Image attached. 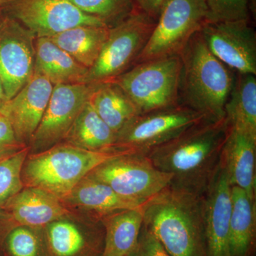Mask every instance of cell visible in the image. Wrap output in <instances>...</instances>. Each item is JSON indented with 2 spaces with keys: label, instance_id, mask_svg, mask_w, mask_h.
I'll return each instance as SVG.
<instances>
[{
  "label": "cell",
  "instance_id": "15",
  "mask_svg": "<svg viewBox=\"0 0 256 256\" xmlns=\"http://www.w3.org/2000/svg\"><path fill=\"white\" fill-rule=\"evenodd\" d=\"M207 256H230L229 227L232 212V184L220 166L201 196Z\"/></svg>",
  "mask_w": 256,
  "mask_h": 256
},
{
  "label": "cell",
  "instance_id": "37",
  "mask_svg": "<svg viewBox=\"0 0 256 256\" xmlns=\"http://www.w3.org/2000/svg\"><path fill=\"white\" fill-rule=\"evenodd\" d=\"M12 154H13V153H12ZM10 156V154H2V153H0V160H1L2 159H3V158H5V156Z\"/></svg>",
  "mask_w": 256,
  "mask_h": 256
},
{
  "label": "cell",
  "instance_id": "34",
  "mask_svg": "<svg viewBox=\"0 0 256 256\" xmlns=\"http://www.w3.org/2000/svg\"><path fill=\"white\" fill-rule=\"evenodd\" d=\"M14 226L9 214L4 210H0V249L5 236Z\"/></svg>",
  "mask_w": 256,
  "mask_h": 256
},
{
  "label": "cell",
  "instance_id": "33",
  "mask_svg": "<svg viewBox=\"0 0 256 256\" xmlns=\"http://www.w3.org/2000/svg\"><path fill=\"white\" fill-rule=\"evenodd\" d=\"M166 0H133L138 10L156 20Z\"/></svg>",
  "mask_w": 256,
  "mask_h": 256
},
{
  "label": "cell",
  "instance_id": "6",
  "mask_svg": "<svg viewBox=\"0 0 256 256\" xmlns=\"http://www.w3.org/2000/svg\"><path fill=\"white\" fill-rule=\"evenodd\" d=\"M156 20L136 9L110 28L98 58L88 72L86 84L110 82L136 65L149 41Z\"/></svg>",
  "mask_w": 256,
  "mask_h": 256
},
{
  "label": "cell",
  "instance_id": "26",
  "mask_svg": "<svg viewBox=\"0 0 256 256\" xmlns=\"http://www.w3.org/2000/svg\"><path fill=\"white\" fill-rule=\"evenodd\" d=\"M109 30L108 26H79L48 38L89 70L100 55Z\"/></svg>",
  "mask_w": 256,
  "mask_h": 256
},
{
  "label": "cell",
  "instance_id": "18",
  "mask_svg": "<svg viewBox=\"0 0 256 256\" xmlns=\"http://www.w3.org/2000/svg\"><path fill=\"white\" fill-rule=\"evenodd\" d=\"M4 210L14 226L35 228H44L73 212L57 197L32 188H24Z\"/></svg>",
  "mask_w": 256,
  "mask_h": 256
},
{
  "label": "cell",
  "instance_id": "21",
  "mask_svg": "<svg viewBox=\"0 0 256 256\" xmlns=\"http://www.w3.org/2000/svg\"><path fill=\"white\" fill-rule=\"evenodd\" d=\"M232 212L229 227L230 256H250L256 242V198L236 186H232Z\"/></svg>",
  "mask_w": 256,
  "mask_h": 256
},
{
  "label": "cell",
  "instance_id": "13",
  "mask_svg": "<svg viewBox=\"0 0 256 256\" xmlns=\"http://www.w3.org/2000/svg\"><path fill=\"white\" fill-rule=\"evenodd\" d=\"M50 256H102L105 228L100 218L73 210L44 227Z\"/></svg>",
  "mask_w": 256,
  "mask_h": 256
},
{
  "label": "cell",
  "instance_id": "1",
  "mask_svg": "<svg viewBox=\"0 0 256 256\" xmlns=\"http://www.w3.org/2000/svg\"><path fill=\"white\" fill-rule=\"evenodd\" d=\"M225 118H205L146 154L153 164L172 176V188L202 196L220 166L228 132Z\"/></svg>",
  "mask_w": 256,
  "mask_h": 256
},
{
  "label": "cell",
  "instance_id": "28",
  "mask_svg": "<svg viewBox=\"0 0 256 256\" xmlns=\"http://www.w3.org/2000/svg\"><path fill=\"white\" fill-rule=\"evenodd\" d=\"M28 152L26 146L0 160V210H4L24 188L22 172Z\"/></svg>",
  "mask_w": 256,
  "mask_h": 256
},
{
  "label": "cell",
  "instance_id": "11",
  "mask_svg": "<svg viewBox=\"0 0 256 256\" xmlns=\"http://www.w3.org/2000/svg\"><path fill=\"white\" fill-rule=\"evenodd\" d=\"M4 8L36 38H48L79 26H108L68 0H11Z\"/></svg>",
  "mask_w": 256,
  "mask_h": 256
},
{
  "label": "cell",
  "instance_id": "29",
  "mask_svg": "<svg viewBox=\"0 0 256 256\" xmlns=\"http://www.w3.org/2000/svg\"><path fill=\"white\" fill-rule=\"evenodd\" d=\"M82 12L102 20L112 28L137 8L133 0H68Z\"/></svg>",
  "mask_w": 256,
  "mask_h": 256
},
{
  "label": "cell",
  "instance_id": "23",
  "mask_svg": "<svg viewBox=\"0 0 256 256\" xmlns=\"http://www.w3.org/2000/svg\"><path fill=\"white\" fill-rule=\"evenodd\" d=\"M116 133L101 119L90 102L82 107L64 142L98 152L114 150Z\"/></svg>",
  "mask_w": 256,
  "mask_h": 256
},
{
  "label": "cell",
  "instance_id": "4",
  "mask_svg": "<svg viewBox=\"0 0 256 256\" xmlns=\"http://www.w3.org/2000/svg\"><path fill=\"white\" fill-rule=\"evenodd\" d=\"M127 152H98L62 142L37 153H30L24 162V188H36L60 200L101 163Z\"/></svg>",
  "mask_w": 256,
  "mask_h": 256
},
{
  "label": "cell",
  "instance_id": "25",
  "mask_svg": "<svg viewBox=\"0 0 256 256\" xmlns=\"http://www.w3.org/2000/svg\"><path fill=\"white\" fill-rule=\"evenodd\" d=\"M224 111L229 127L256 136V75L235 74Z\"/></svg>",
  "mask_w": 256,
  "mask_h": 256
},
{
  "label": "cell",
  "instance_id": "20",
  "mask_svg": "<svg viewBox=\"0 0 256 256\" xmlns=\"http://www.w3.org/2000/svg\"><path fill=\"white\" fill-rule=\"evenodd\" d=\"M88 69L82 66L67 52L46 37L35 42L34 72L54 86L86 84Z\"/></svg>",
  "mask_w": 256,
  "mask_h": 256
},
{
  "label": "cell",
  "instance_id": "8",
  "mask_svg": "<svg viewBox=\"0 0 256 256\" xmlns=\"http://www.w3.org/2000/svg\"><path fill=\"white\" fill-rule=\"evenodd\" d=\"M205 118L182 104L138 114L116 134L114 150L146 154Z\"/></svg>",
  "mask_w": 256,
  "mask_h": 256
},
{
  "label": "cell",
  "instance_id": "36",
  "mask_svg": "<svg viewBox=\"0 0 256 256\" xmlns=\"http://www.w3.org/2000/svg\"><path fill=\"white\" fill-rule=\"evenodd\" d=\"M10 1L11 0H0V8H2V6L4 8L8 3L10 2Z\"/></svg>",
  "mask_w": 256,
  "mask_h": 256
},
{
  "label": "cell",
  "instance_id": "24",
  "mask_svg": "<svg viewBox=\"0 0 256 256\" xmlns=\"http://www.w3.org/2000/svg\"><path fill=\"white\" fill-rule=\"evenodd\" d=\"M88 102L116 134L139 114L137 108L127 94L112 80L96 84Z\"/></svg>",
  "mask_w": 256,
  "mask_h": 256
},
{
  "label": "cell",
  "instance_id": "35",
  "mask_svg": "<svg viewBox=\"0 0 256 256\" xmlns=\"http://www.w3.org/2000/svg\"><path fill=\"white\" fill-rule=\"evenodd\" d=\"M6 102V96H5L4 88H3L2 84V82L0 80V108L2 107V106Z\"/></svg>",
  "mask_w": 256,
  "mask_h": 256
},
{
  "label": "cell",
  "instance_id": "16",
  "mask_svg": "<svg viewBox=\"0 0 256 256\" xmlns=\"http://www.w3.org/2000/svg\"><path fill=\"white\" fill-rule=\"evenodd\" d=\"M54 85L43 76L34 74L30 80L2 106L0 112L8 118L16 139L28 146L41 122Z\"/></svg>",
  "mask_w": 256,
  "mask_h": 256
},
{
  "label": "cell",
  "instance_id": "14",
  "mask_svg": "<svg viewBox=\"0 0 256 256\" xmlns=\"http://www.w3.org/2000/svg\"><path fill=\"white\" fill-rule=\"evenodd\" d=\"M200 32L210 52L230 70L256 75V34L248 20L207 22Z\"/></svg>",
  "mask_w": 256,
  "mask_h": 256
},
{
  "label": "cell",
  "instance_id": "17",
  "mask_svg": "<svg viewBox=\"0 0 256 256\" xmlns=\"http://www.w3.org/2000/svg\"><path fill=\"white\" fill-rule=\"evenodd\" d=\"M256 136L229 127L220 154V166L232 186L242 188L252 198L256 193Z\"/></svg>",
  "mask_w": 256,
  "mask_h": 256
},
{
  "label": "cell",
  "instance_id": "10",
  "mask_svg": "<svg viewBox=\"0 0 256 256\" xmlns=\"http://www.w3.org/2000/svg\"><path fill=\"white\" fill-rule=\"evenodd\" d=\"M95 86L88 84L54 86L41 122L28 144L30 153L40 152L64 142Z\"/></svg>",
  "mask_w": 256,
  "mask_h": 256
},
{
  "label": "cell",
  "instance_id": "19",
  "mask_svg": "<svg viewBox=\"0 0 256 256\" xmlns=\"http://www.w3.org/2000/svg\"><path fill=\"white\" fill-rule=\"evenodd\" d=\"M70 210L100 218L118 210L138 208L140 205L120 196L105 184L86 176L68 196L60 200Z\"/></svg>",
  "mask_w": 256,
  "mask_h": 256
},
{
  "label": "cell",
  "instance_id": "22",
  "mask_svg": "<svg viewBox=\"0 0 256 256\" xmlns=\"http://www.w3.org/2000/svg\"><path fill=\"white\" fill-rule=\"evenodd\" d=\"M142 206L118 210L101 218L105 228L102 256H128L137 244L143 224Z\"/></svg>",
  "mask_w": 256,
  "mask_h": 256
},
{
  "label": "cell",
  "instance_id": "9",
  "mask_svg": "<svg viewBox=\"0 0 256 256\" xmlns=\"http://www.w3.org/2000/svg\"><path fill=\"white\" fill-rule=\"evenodd\" d=\"M207 22L208 10L204 0H166L136 64L180 55L190 38Z\"/></svg>",
  "mask_w": 256,
  "mask_h": 256
},
{
  "label": "cell",
  "instance_id": "5",
  "mask_svg": "<svg viewBox=\"0 0 256 256\" xmlns=\"http://www.w3.org/2000/svg\"><path fill=\"white\" fill-rule=\"evenodd\" d=\"M181 72L180 56H168L136 64L112 80L141 114L181 104Z\"/></svg>",
  "mask_w": 256,
  "mask_h": 256
},
{
  "label": "cell",
  "instance_id": "32",
  "mask_svg": "<svg viewBox=\"0 0 256 256\" xmlns=\"http://www.w3.org/2000/svg\"><path fill=\"white\" fill-rule=\"evenodd\" d=\"M26 146L18 142L11 122L0 112V153L11 154Z\"/></svg>",
  "mask_w": 256,
  "mask_h": 256
},
{
  "label": "cell",
  "instance_id": "31",
  "mask_svg": "<svg viewBox=\"0 0 256 256\" xmlns=\"http://www.w3.org/2000/svg\"><path fill=\"white\" fill-rule=\"evenodd\" d=\"M128 256H171L161 242L142 224L137 244Z\"/></svg>",
  "mask_w": 256,
  "mask_h": 256
},
{
  "label": "cell",
  "instance_id": "12",
  "mask_svg": "<svg viewBox=\"0 0 256 256\" xmlns=\"http://www.w3.org/2000/svg\"><path fill=\"white\" fill-rule=\"evenodd\" d=\"M36 37L10 15L0 18V80L9 100L34 72Z\"/></svg>",
  "mask_w": 256,
  "mask_h": 256
},
{
  "label": "cell",
  "instance_id": "30",
  "mask_svg": "<svg viewBox=\"0 0 256 256\" xmlns=\"http://www.w3.org/2000/svg\"><path fill=\"white\" fill-rule=\"evenodd\" d=\"M208 22H233L249 20L248 0H204Z\"/></svg>",
  "mask_w": 256,
  "mask_h": 256
},
{
  "label": "cell",
  "instance_id": "27",
  "mask_svg": "<svg viewBox=\"0 0 256 256\" xmlns=\"http://www.w3.org/2000/svg\"><path fill=\"white\" fill-rule=\"evenodd\" d=\"M0 256H50L44 228L14 226L5 236Z\"/></svg>",
  "mask_w": 256,
  "mask_h": 256
},
{
  "label": "cell",
  "instance_id": "7",
  "mask_svg": "<svg viewBox=\"0 0 256 256\" xmlns=\"http://www.w3.org/2000/svg\"><path fill=\"white\" fill-rule=\"evenodd\" d=\"M86 176L140 205L169 188L172 180V174L158 170L146 154L130 152L106 160Z\"/></svg>",
  "mask_w": 256,
  "mask_h": 256
},
{
  "label": "cell",
  "instance_id": "2",
  "mask_svg": "<svg viewBox=\"0 0 256 256\" xmlns=\"http://www.w3.org/2000/svg\"><path fill=\"white\" fill-rule=\"evenodd\" d=\"M143 224L171 256H207L201 196L165 188L142 206Z\"/></svg>",
  "mask_w": 256,
  "mask_h": 256
},
{
  "label": "cell",
  "instance_id": "3",
  "mask_svg": "<svg viewBox=\"0 0 256 256\" xmlns=\"http://www.w3.org/2000/svg\"><path fill=\"white\" fill-rule=\"evenodd\" d=\"M180 56V104L207 119L225 118L224 109L235 72L210 52L200 31L190 38Z\"/></svg>",
  "mask_w": 256,
  "mask_h": 256
}]
</instances>
